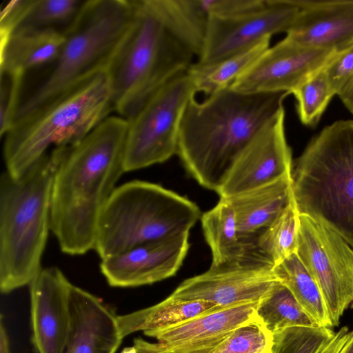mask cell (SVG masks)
I'll return each mask as SVG.
<instances>
[{
  "mask_svg": "<svg viewBox=\"0 0 353 353\" xmlns=\"http://www.w3.org/2000/svg\"><path fill=\"white\" fill-rule=\"evenodd\" d=\"M128 121L108 116L69 148L53 180L50 230L63 252L81 255L94 250L101 213L125 172Z\"/></svg>",
  "mask_w": 353,
  "mask_h": 353,
  "instance_id": "1",
  "label": "cell"
},
{
  "mask_svg": "<svg viewBox=\"0 0 353 353\" xmlns=\"http://www.w3.org/2000/svg\"><path fill=\"white\" fill-rule=\"evenodd\" d=\"M288 92L243 93L230 87L188 103L177 154L202 186L218 192L240 154L281 110Z\"/></svg>",
  "mask_w": 353,
  "mask_h": 353,
  "instance_id": "2",
  "label": "cell"
},
{
  "mask_svg": "<svg viewBox=\"0 0 353 353\" xmlns=\"http://www.w3.org/2000/svg\"><path fill=\"white\" fill-rule=\"evenodd\" d=\"M46 154L23 174L0 177V290L8 294L30 285L41 270L50 230L54 176L67 152Z\"/></svg>",
  "mask_w": 353,
  "mask_h": 353,
  "instance_id": "3",
  "label": "cell"
},
{
  "mask_svg": "<svg viewBox=\"0 0 353 353\" xmlns=\"http://www.w3.org/2000/svg\"><path fill=\"white\" fill-rule=\"evenodd\" d=\"M194 56L159 0H134L132 26L106 71L113 110L130 119L164 83L187 70Z\"/></svg>",
  "mask_w": 353,
  "mask_h": 353,
  "instance_id": "4",
  "label": "cell"
},
{
  "mask_svg": "<svg viewBox=\"0 0 353 353\" xmlns=\"http://www.w3.org/2000/svg\"><path fill=\"white\" fill-rule=\"evenodd\" d=\"M113 110L107 72L16 120L4 134L6 171L23 174L42 157L79 143Z\"/></svg>",
  "mask_w": 353,
  "mask_h": 353,
  "instance_id": "5",
  "label": "cell"
},
{
  "mask_svg": "<svg viewBox=\"0 0 353 353\" xmlns=\"http://www.w3.org/2000/svg\"><path fill=\"white\" fill-rule=\"evenodd\" d=\"M292 191L299 214L353 248V119L334 121L312 139L292 168Z\"/></svg>",
  "mask_w": 353,
  "mask_h": 353,
  "instance_id": "6",
  "label": "cell"
},
{
  "mask_svg": "<svg viewBox=\"0 0 353 353\" xmlns=\"http://www.w3.org/2000/svg\"><path fill=\"white\" fill-rule=\"evenodd\" d=\"M134 0H88L50 72L21 101L14 122L106 72L132 26ZM13 122V123H14Z\"/></svg>",
  "mask_w": 353,
  "mask_h": 353,
  "instance_id": "7",
  "label": "cell"
},
{
  "mask_svg": "<svg viewBox=\"0 0 353 353\" xmlns=\"http://www.w3.org/2000/svg\"><path fill=\"white\" fill-rule=\"evenodd\" d=\"M198 206L158 184L134 180L117 187L99 219L94 250L101 259L150 241L189 233Z\"/></svg>",
  "mask_w": 353,
  "mask_h": 353,
  "instance_id": "8",
  "label": "cell"
},
{
  "mask_svg": "<svg viewBox=\"0 0 353 353\" xmlns=\"http://www.w3.org/2000/svg\"><path fill=\"white\" fill-rule=\"evenodd\" d=\"M196 93L187 70L164 83L128 120L125 172L163 163L177 153L181 119Z\"/></svg>",
  "mask_w": 353,
  "mask_h": 353,
  "instance_id": "9",
  "label": "cell"
},
{
  "mask_svg": "<svg viewBox=\"0 0 353 353\" xmlns=\"http://www.w3.org/2000/svg\"><path fill=\"white\" fill-rule=\"evenodd\" d=\"M296 254L316 283L332 327L353 305V248L339 234L299 214Z\"/></svg>",
  "mask_w": 353,
  "mask_h": 353,
  "instance_id": "10",
  "label": "cell"
},
{
  "mask_svg": "<svg viewBox=\"0 0 353 353\" xmlns=\"http://www.w3.org/2000/svg\"><path fill=\"white\" fill-rule=\"evenodd\" d=\"M299 0H265L259 8L229 16H211L201 55L208 63L245 50L279 32H288L301 11Z\"/></svg>",
  "mask_w": 353,
  "mask_h": 353,
  "instance_id": "11",
  "label": "cell"
},
{
  "mask_svg": "<svg viewBox=\"0 0 353 353\" xmlns=\"http://www.w3.org/2000/svg\"><path fill=\"white\" fill-rule=\"evenodd\" d=\"M336 54L302 46L285 37L269 47L230 88L243 93L291 92Z\"/></svg>",
  "mask_w": 353,
  "mask_h": 353,
  "instance_id": "12",
  "label": "cell"
},
{
  "mask_svg": "<svg viewBox=\"0 0 353 353\" xmlns=\"http://www.w3.org/2000/svg\"><path fill=\"white\" fill-rule=\"evenodd\" d=\"M292 168L283 109L244 148L217 193L221 198L230 197L291 174Z\"/></svg>",
  "mask_w": 353,
  "mask_h": 353,
  "instance_id": "13",
  "label": "cell"
},
{
  "mask_svg": "<svg viewBox=\"0 0 353 353\" xmlns=\"http://www.w3.org/2000/svg\"><path fill=\"white\" fill-rule=\"evenodd\" d=\"M189 233L148 242L101 259L100 270L112 287L132 288L164 280L179 270L188 253Z\"/></svg>",
  "mask_w": 353,
  "mask_h": 353,
  "instance_id": "14",
  "label": "cell"
},
{
  "mask_svg": "<svg viewBox=\"0 0 353 353\" xmlns=\"http://www.w3.org/2000/svg\"><path fill=\"white\" fill-rule=\"evenodd\" d=\"M72 283L56 267L42 268L30 284L32 342L37 353H63Z\"/></svg>",
  "mask_w": 353,
  "mask_h": 353,
  "instance_id": "15",
  "label": "cell"
},
{
  "mask_svg": "<svg viewBox=\"0 0 353 353\" xmlns=\"http://www.w3.org/2000/svg\"><path fill=\"white\" fill-rule=\"evenodd\" d=\"M256 302L218 308L177 325L143 332L164 353H213L238 327L256 319Z\"/></svg>",
  "mask_w": 353,
  "mask_h": 353,
  "instance_id": "16",
  "label": "cell"
},
{
  "mask_svg": "<svg viewBox=\"0 0 353 353\" xmlns=\"http://www.w3.org/2000/svg\"><path fill=\"white\" fill-rule=\"evenodd\" d=\"M277 281L270 268L209 269L183 281L170 296L225 308L259 301Z\"/></svg>",
  "mask_w": 353,
  "mask_h": 353,
  "instance_id": "17",
  "label": "cell"
},
{
  "mask_svg": "<svg viewBox=\"0 0 353 353\" xmlns=\"http://www.w3.org/2000/svg\"><path fill=\"white\" fill-rule=\"evenodd\" d=\"M70 321L63 353H115L123 339L118 316L90 292L72 284Z\"/></svg>",
  "mask_w": 353,
  "mask_h": 353,
  "instance_id": "18",
  "label": "cell"
},
{
  "mask_svg": "<svg viewBox=\"0 0 353 353\" xmlns=\"http://www.w3.org/2000/svg\"><path fill=\"white\" fill-rule=\"evenodd\" d=\"M205 240L212 256L211 270L270 268L274 265L263 254L257 235L240 233L236 216L228 200L218 203L201 216Z\"/></svg>",
  "mask_w": 353,
  "mask_h": 353,
  "instance_id": "19",
  "label": "cell"
},
{
  "mask_svg": "<svg viewBox=\"0 0 353 353\" xmlns=\"http://www.w3.org/2000/svg\"><path fill=\"white\" fill-rule=\"evenodd\" d=\"M300 13L286 37L339 54L353 46V0H299Z\"/></svg>",
  "mask_w": 353,
  "mask_h": 353,
  "instance_id": "20",
  "label": "cell"
},
{
  "mask_svg": "<svg viewBox=\"0 0 353 353\" xmlns=\"http://www.w3.org/2000/svg\"><path fill=\"white\" fill-rule=\"evenodd\" d=\"M225 199L234 210L240 233L259 234L273 222L292 200V174Z\"/></svg>",
  "mask_w": 353,
  "mask_h": 353,
  "instance_id": "21",
  "label": "cell"
},
{
  "mask_svg": "<svg viewBox=\"0 0 353 353\" xmlns=\"http://www.w3.org/2000/svg\"><path fill=\"white\" fill-rule=\"evenodd\" d=\"M65 36L52 31L18 29L0 43V71L25 75L30 70L52 65Z\"/></svg>",
  "mask_w": 353,
  "mask_h": 353,
  "instance_id": "22",
  "label": "cell"
},
{
  "mask_svg": "<svg viewBox=\"0 0 353 353\" xmlns=\"http://www.w3.org/2000/svg\"><path fill=\"white\" fill-rule=\"evenodd\" d=\"M218 308L222 307L209 301L169 296L152 306L118 316V322L124 338L139 331L145 332L169 327Z\"/></svg>",
  "mask_w": 353,
  "mask_h": 353,
  "instance_id": "23",
  "label": "cell"
},
{
  "mask_svg": "<svg viewBox=\"0 0 353 353\" xmlns=\"http://www.w3.org/2000/svg\"><path fill=\"white\" fill-rule=\"evenodd\" d=\"M270 39L223 59L192 63L188 72L196 92L208 96L230 87L270 47Z\"/></svg>",
  "mask_w": 353,
  "mask_h": 353,
  "instance_id": "24",
  "label": "cell"
},
{
  "mask_svg": "<svg viewBox=\"0 0 353 353\" xmlns=\"http://www.w3.org/2000/svg\"><path fill=\"white\" fill-rule=\"evenodd\" d=\"M272 272L318 325L332 327L321 293L296 253L274 265Z\"/></svg>",
  "mask_w": 353,
  "mask_h": 353,
  "instance_id": "25",
  "label": "cell"
},
{
  "mask_svg": "<svg viewBox=\"0 0 353 353\" xmlns=\"http://www.w3.org/2000/svg\"><path fill=\"white\" fill-rule=\"evenodd\" d=\"M168 23L179 37L201 55L211 13L208 0H159Z\"/></svg>",
  "mask_w": 353,
  "mask_h": 353,
  "instance_id": "26",
  "label": "cell"
},
{
  "mask_svg": "<svg viewBox=\"0 0 353 353\" xmlns=\"http://www.w3.org/2000/svg\"><path fill=\"white\" fill-rule=\"evenodd\" d=\"M256 315L272 334L294 326H319L279 281L259 301Z\"/></svg>",
  "mask_w": 353,
  "mask_h": 353,
  "instance_id": "27",
  "label": "cell"
},
{
  "mask_svg": "<svg viewBox=\"0 0 353 353\" xmlns=\"http://www.w3.org/2000/svg\"><path fill=\"white\" fill-rule=\"evenodd\" d=\"M88 0H33L15 29L46 30L65 35L74 28Z\"/></svg>",
  "mask_w": 353,
  "mask_h": 353,
  "instance_id": "28",
  "label": "cell"
},
{
  "mask_svg": "<svg viewBox=\"0 0 353 353\" xmlns=\"http://www.w3.org/2000/svg\"><path fill=\"white\" fill-rule=\"evenodd\" d=\"M299 213L294 199L268 227L257 235L259 249L274 266L296 253Z\"/></svg>",
  "mask_w": 353,
  "mask_h": 353,
  "instance_id": "29",
  "label": "cell"
},
{
  "mask_svg": "<svg viewBox=\"0 0 353 353\" xmlns=\"http://www.w3.org/2000/svg\"><path fill=\"white\" fill-rule=\"evenodd\" d=\"M291 94L296 100L300 121L307 126H313L319 122L330 100L335 95L324 68L303 82Z\"/></svg>",
  "mask_w": 353,
  "mask_h": 353,
  "instance_id": "30",
  "label": "cell"
},
{
  "mask_svg": "<svg viewBox=\"0 0 353 353\" xmlns=\"http://www.w3.org/2000/svg\"><path fill=\"white\" fill-rule=\"evenodd\" d=\"M331 327L294 326L274 334L272 353H321L335 336Z\"/></svg>",
  "mask_w": 353,
  "mask_h": 353,
  "instance_id": "31",
  "label": "cell"
},
{
  "mask_svg": "<svg viewBox=\"0 0 353 353\" xmlns=\"http://www.w3.org/2000/svg\"><path fill=\"white\" fill-rule=\"evenodd\" d=\"M274 334L256 318L236 327L213 353H272Z\"/></svg>",
  "mask_w": 353,
  "mask_h": 353,
  "instance_id": "32",
  "label": "cell"
},
{
  "mask_svg": "<svg viewBox=\"0 0 353 353\" xmlns=\"http://www.w3.org/2000/svg\"><path fill=\"white\" fill-rule=\"evenodd\" d=\"M0 132L1 136L12 126L19 104L23 74L12 72L0 71Z\"/></svg>",
  "mask_w": 353,
  "mask_h": 353,
  "instance_id": "33",
  "label": "cell"
},
{
  "mask_svg": "<svg viewBox=\"0 0 353 353\" xmlns=\"http://www.w3.org/2000/svg\"><path fill=\"white\" fill-rule=\"evenodd\" d=\"M324 70L334 94L339 95L353 79V46L335 55Z\"/></svg>",
  "mask_w": 353,
  "mask_h": 353,
  "instance_id": "34",
  "label": "cell"
},
{
  "mask_svg": "<svg viewBox=\"0 0 353 353\" xmlns=\"http://www.w3.org/2000/svg\"><path fill=\"white\" fill-rule=\"evenodd\" d=\"M33 0H12L2 6L0 14V43L6 41L20 24Z\"/></svg>",
  "mask_w": 353,
  "mask_h": 353,
  "instance_id": "35",
  "label": "cell"
},
{
  "mask_svg": "<svg viewBox=\"0 0 353 353\" xmlns=\"http://www.w3.org/2000/svg\"><path fill=\"white\" fill-rule=\"evenodd\" d=\"M349 332L348 327H341L336 332L333 339L321 353H339L345 344Z\"/></svg>",
  "mask_w": 353,
  "mask_h": 353,
  "instance_id": "36",
  "label": "cell"
},
{
  "mask_svg": "<svg viewBox=\"0 0 353 353\" xmlns=\"http://www.w3.org/2000/svg\"><path fill=\"white\" fill-rule=\"evenodd\" d=\"M133 345L137 353H164L159 349L157 343H150L142 338L134 339Z\"/></svg>",
  "mask_w": 353,
  "mask_h": 353,
  "instance_id": "37",
  "label": "cell"
},
{
  "mask_svg": "<svg viewBox=\"0 0 353 353\" xmlns=\"http://www.w3.org/2000/svg\"><path fill=\"white\" fill-rule=\"evenodd\" d=\"M345 108L353 115V79L339 95Z\"/></svg>",
  "mask_w": 353,
  "mask_h": 353,
  "instance_id": "38",
  "label": "cell"
},
{
  "mask_svg": "<svg viewBox=\"0 0 353 353\" xmlns=\"http://www.w3.org/2000/svg\"><path fill=\"white\" fill-rule=\"evenodd\" d=\"M3 316L0 318V353H10V343Z\"/></svg>",
  "mask_w": 353,
  "mask_h": 353,
  "instance_id": "39",
  "label": "cell"
},
{
  "mask_svg": "<svg viewBox=\"0 0 353 353\" xmlns=\"http://www.w3.org/2000/svg\"><path fill=\"white\" fill-rule=\"evenodd\" d=\"M339 353H353V330L350 331L349 336Z\"/></svg>",
  "mask_w": 353,
  "mask_h": 353,
  "instance_id": "40",
  "label": "cell"
},
{
  "mask_svg": "<svg viewBox=\"0 0 353 353\" xmlns=\"http://www.w3.org/2000/svg\"><path fill=\"white\" fill-rule=\"evenodd\" d=\"M121 353H137L136 347L133 346L125 347Z\"/></svg>",
  "mask_w": 353,
  "mask_h": 353,
  "instance_id": "41",
  "label": "cell"
}]
</instances>
